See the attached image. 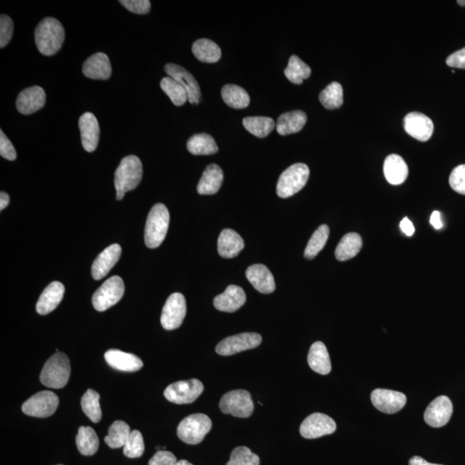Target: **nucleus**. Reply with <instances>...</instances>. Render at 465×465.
Instances as JSON below:
<instances>
[{"instance_id":"54","label":"nucleus","mask_w":465,"mask_h":465,"mask_svg":"<svg viewBox=\"0 0 465 465\" xmlns=\"http://www.w3.org/2000/svg\"><path fill=\"white\" fill-rule=\"evenodd\" d=\"M10 202V197L9 195H8L5 192H1L0 193V209L3 210L6 208L8 205H9Z\"/></svg>"},{"instance_id":"41","label":"nucleus","mask_w":465,"mask_h":465,"mask_svg":"<svg viewBox=\"0 0 465 465\" xmlns=\"http://www.w3.org/2000/svg\"><path fill=\"white\" fill-rule=\"evenodd\" d=\"M329 237V228L328 225H321L313 236L310 238L307 246H306L304 251V257L312 260L315 258L321 250L324 248L326 243Z\"/></svg>"},{"instance_id":"7","label":"nucleus","mask_w":465,"mask_h":465,"mask_svg":"<svg viewBox=\"0 0 465 465\" xmlns=\"http://www.w3.org/2000/svg\"><path fill=\"white\" fill-rule=\"evenodd\" d=\"M125 289V284L120 277H110L93 294V307L98 311H105L122 299Z\"/></svg>"},{"instance_id":"28","label":"nucleus","mask_w":465,"mask_h":465,"mask_svg":"<svg viewBox=\"0 0 465 465\" xmlns=\"http://www.w3.org/2000/svg\"><path fill=\"white\" fill-rule=\"evenodd\" d=\"M224 178V173L219 166L209 165L198 183L197 193L200 195L216 194L220 190Z\"/></svg>"},{"instance_id":"5","label":"nucleus","mask_w":465,"mask_h":465,"mask_svg":"<svg viewBox=\"0 0 465 465\" xmlns=\"http://www.w3.org/2000/svg\"><path fill=\"white\" fill-rule=\"evenodd\" d=\"M212 428V421L205 413H194L181 421L177 429V435L183 442L197 444Z\"/></svg>"},{"instance_id":"22","label":"nucleus","mask_w":465,"mask_h":465,"mask_svg":"<svg viewBox=\"0 0 465 465\" xmlns=\"http://www.w3.org/2000/svg\"><path fill=\"white\" fill-rule=\"evenodd\" d=\"M105 359L110 367L120 372H134L143 367L140 357L120 350H109L105 352Z\"/></svg>"},{"instance_id":"42","label":"nucleus","mask_w":465,"mask_h":465,"mask_svg":"<svg viewBox=\"0 0 465 465\" xmlns=\"http://www.w3.org/2000/svg\"><path fill=\"white\" fill-rule=\"evenodd\" d=\"M161 87L174 105L181 106L188 101V91L173 78H163L161 81Z\"/></svg>"},{"instance_id":"33","label":"nucleus","mask_w":465,"mask_h":465,"mask_svg":"<svg viewBox=\"0 0 465 465\" xmlns=\"http://www.w3.org/2000/svg\"><path fill=\"white\" fill-rule=\"evenodd\" d=\"M188 149L193 155H212L218 152L214 138L208 134H194L188 142Z\"/></svg>"},{"instance_id":"29","label":"nucleus","mask_w":465,"mask_h":465,"mask_svg":"<svg viewBox=\"0 0 465 465\" xmlns=\"http://www.w3.org/2000/svg\"><path fill=\"white\" fill-rule=\"evenodd\" d=\"M307 122V115L302 110H293L282 114L277 119L276 129L281 136L299 132Z\"/></svg>"},{"instance_id":"31","label":"nucleus","mask_w":465,"mask_h":465,"mask_svg":"<svg viewBox=\"0 0 465 465\" xmlns=\"http://www.w3.org/2000/svg\"><path fill=\"white\" fill-rule=\"evenodd\" d=\"M193 52L198 61L205 63H216L219 62L222 57L220 47L212 40L206 38L195 42L193 45Z\"/></svg>"},{"instance_id":"10","label":"nucleus","mask_w":465,"mask_h":465,"mask_svg":"<svg viewBox=\"0 0 465 465\" xmlns=\"http://www.w3.org/2000/svg\"><path fill=\"white\" fill-rule=\"evenodd\" d=\"M59 403L58 396L54 392L41 391L28 399L23 404L22 411L27 415L47 418L57 411Z\"/></svg>"},{"instance_id":"52","label":"nucleus","mask_w":465,"mask_h":465,"mask_svg":"<svg viewBox=\"0 0 465 465\" xmlns=\"http://www.w3.org/2000/svg\"><path fill=\"white\" fill-rule=\"evenodd\" d=\"M430 224L432 225L433 228L437 230L441 229L443 228V222L441 220V214L439 212H433L430 218Z\"/></svg>"},{"instance_id":"18","label":"nucleus","mask_w":465,"mask_h":465,"mask_svg":"<svg viewBox=\"0 0 465 465\" xmlns=\"http://www.w3.org/2000/svg\"><path fill=\"white\" fill-rule=\"evenodd\" d=\"M46 103L45 91L41 86L29 87L21 91L17 98V110L23 115H30L41 110Z\"/></svg>"},{"instance_id":"49","label":"nucleus","mask_w":465,"mask_h":465,"mask_svg":"<svg viewBox=\"0 0 465 465\" xmlns=\"http://www.w3.org/2000/svg\"><path fill=\"white\" fill-rule=\"evenodd\" d=\"M178 462L172 452L159 451L149 460V465H175Z\"/></svg>"},{"instance_id":"40","label":"nucleus","mask_w":465,"mask_h":465,"mask_svg":"<svg viewBox=\"0 0 465 465\" xmlns=\"http://www.w3.org/2000/svg\"><path fill=\"white\" fill-rule=\"evenodd\" d=\"M99 399H101V396H99L98 393L91 389L86 391L81 399L83 412L94 423H99L102 418V411Z\"/></svg>"},{"instance_id":"23","label":"nucleus","mask_w":465,"mask_h":465,"mask_svg":"<svg viewBox=\"0 0 465 465\" xmlns=\"http://www.w3.org/2000/svg\"><path fill=\"white\" fill-rule=\"evenodd\" d=\"M250 283L262 294H271L275 291L276 285L270 270L265 265L256 264L249 266L246 272Z\"/></svg>"},{"instance_id":"15","label":"nucleus","mask_w":465,"mask_h":465,"mask_svg":"<svg viewBox=\"0 0 465 465\" xmlns=\"http://www.w3.org/2000/svg\"><path fill=\"white\" fill-rule=\"evenodd\" d=\"M453 412L452 403L446 396L433 400L425 411L424 420L432 427H441L450 420Z\"/></svg>"},{"instance_id":"17","label":"nucleus","mask_w":465,"mask_h":465,"mask_svg":"<svg viewBox=\"0 0 465 465\" xmlns=\"http://www.w3.org/2000/svg\"><path fill=\"white\" fill-rule=\"evenodd\" d=\"M404 130L413 138L420 142H427L432 136L433 122L420 113H408L404 117Z\"/></svg>"},{"instance_id":"14","label":"nucleus","mask_w":465,"mask_h":465,"mask_svg":"<svg viewBox=\"0 0 465 465\" xmlns=\"http://www.w3.org/2000/svg\"><path fill=\"white\" fill-rule=\"evenodd\" d=\"M164 70L168 74V77L173 78L180 83L188 91V101L192 105H198L201 102L202 95L200 85L189 71L180 65L173 64V63L166 64Z\"/></svg>"},{"instance_id":"53","label":"nucleus","mask_w":465,"mask_h":465,"mask_svg":"<svg viewBox=\"0 0 465 465\" xmlns=\"http://www.w3.org/2000/svg\"><path fill=\"white\" fill-rule=\"evenodd\" d=\"M409 465H441L427 462V461L420 458L419 456L413 457L409 461Z\"/></svg>"},{"instance_id":"1","label":"nucleus","mask_w":465,"mask_h":465,"mask_svg":"<svg viewBox=\"0 0 465 465\" xmlns=\"http://www.w3.org/2000/svg\"><path fill=\"white\" fill-rule=\"evenodd\" d=\"M35 40L40 53L51 57L62 49L65 40L64 28L54 18L42 19L35 29Z\"/></svg>"},{"instance_id":"48","label":"nucleus","mask_w":465,"mask_h":465,"mask_svg":"<svg viewBox=\"0 0 465 465\" xmlns=\"http://www.w3.org/2000/svg\"><path fill=\"white\" fill-rule=\"evenodd\" d=\"M0 155L8 161H15L17 159V152H16L13 143L8 139L3 131H0Z\"/></svg>"},{"instance_id":"43","label":"nucleus","mask_w":465,"mask_h":465,"mask_svg":"<svg viewBox=\"0 0 465 465\" xmlns=\"http://www.w3.org/2000/svg\"><path fill=\"white\" fill-rule=\"evenodd\" d=\"M144 451V441L142 433L138 430L131 432L128 440L123 447V454L130 459H137L142 456Z\"/></svg>"},{"instance_id":"56","label":"nucleus","mask_w":465,"mask_h":465,"mask_svg":"<svg viewBox=\"0 0 465 465\" xmlns=\"http://www.w3.org/2000/svg\"><path fill=\"white\" fill-rule=\"evenodd\" d=\"M458 4L461 6H465V0H459Z\"/></svg>"},{"instance_id":"27","label":"nucleus","mask_w":465,"mask_h":465,"mask_svg":"<svg viewBox=\"0 0 465 465\" xmlns=\"http://www.w3.org/2000/svg\"><path fill=\"white\" fill-rule=\"evenodd\" d=\"M384 173L389 184L401 185L406 181L408 178V165L400 155H389L384 161Z\"/></svg>"},{"instance_id":"50","label":"nucleus","mask_w":465,"mask_h":465,"mask_svg":"<svg viewBox=\"0 0 465 465\" xmlns=\"http://www.w3.org/2000/svg\"><path fill=\"white\" fill-rule=\"evenodd\" d=\"M447 64L456 69H465V47L449 55L447 59Z\"/></svg>"},{"instance_id":"12","label":"nucleus","mask_w":465,"mask_h":465,"mask_svg":"<svg viewBox=\"0 0 465 465\" xmlns=\"http://www.w3.org/2000/svg\"><path fill=\"white\" fill-rule=\"evenodd\" d=\"M262 343V337L257 333H243L230 336L217 345L216 352L222 356H230L246 350L256 348Z\"/></svg>"},{"instance_id":"6","label":"nucleus","mask_w":465,"mask_h":465,"mask_svg":"<svg viewBox=\"0 0 465 465\" xmlns=\"http://www.w3.org/2000/svg\"><path fill=\"white\" fill-rule=\"evenodd\" d=\"M309 178V168L304 163H297L285 171L280 175L277 185V196L287 198L299 193L303 189Z\"/></svg>"},{"instance_id":"4","label":"nucleus","mask_w":465,"mask_h":465,"mask_svg":"<svg viewBox=\"0 0 465 465\" xmlns=\"http://www.w3.org/2000/svg\"><path fill=\"white\" fill-rule=\"evenodd\" d=\"M71 364L65 353L57 352L46 362L40 375V381L52 389L65 387L69 380Z\"/></svg>"},{"instance_id":"19","label":"nucleus","mask_w":465,"mask_h":465,"mask_svg":"<svg viewBox=\"0 0 465 465\" xmlns=\"http://www.w3.org/2000/svg\"><path fill=\"white\" fill-rule=\"evenodd\" d=\"M79 127L81 130L83 148L86 152H94L97 149L99 136H101V128H99L96 117L91 113L83 114L79 117Z\"/></svg>"},{"instance_id":"38","label":"nucleus","mask_w":465,"mask_h":465,"mask_svg":"<svg viewBox=\"0 0 465 465\" xmlns=\"http://www.w3.org/2000/svg\"><path fill=\"white\" fill-rule=\"evenodd\" d=\"M285 74L293 84L301 85L304 82V79L309 78L311 69L297 55H292L285 70Z\"/></svg>"},{"instance_id":"51","label":"nucleus","mask_w":465,"mask_h":465,"mask_svg":"<svg viewBox=\"0 0 465 465\" xmlns=\"http://www.w3.org/2000/svg\"><path fill=\"white\" fill-rule=\"evenodd\" d=\"M400 228L401 231L408 236H412L415 231V226H413L412 222L408 217H404L403 221L401 222Z\"/></svg>"},{"instance_id":"25","label":"nucleus","mask_w":465,"mask_h":465,"mask_svg":"<svg viewBox=\"0 0 465 465\" xmlns=\"http://www.w3.org/2000/svg\"><path fill=\"white\" fill-rule=\"evenodd\" d=\"M65 287L59 282H53L40 296L37 304V312L45 316L57 309L64 297Z\"/></svg>"},{"instance_id":"45","label":"nucleus","mask_w":465,"mask_h":465,"mask_svg":"<svg viewBox=\"0 0 465 465\" xmlns=\"http://www.w3.org/2000/svg\"><path fill=\"white\" fill-rule=\"evenodd\" d=\"M14 25L9 16L1 15L0 17V47L3 49L11 42L13 35Z\"/></svg>"},{"instance_id":"39","label":"nucleus","mask_w":465,"mask_h":465,"mask_svg":"<svg viewBox=\"0 0 465 465\" xmlns=\"http://www.w3.org/2000/svg\"><path fill=\"white\" fill-rule=\"evenodd\" d=\"M320 102L326 109H339L343 105V88L338 82H332L321 91Z\"/></svg>"},{"instance_id":"34","label":"nucleus","mask_w":465,"mask_h":465,"mask_svg":"<svg viewBox=\"0 0 465 465\" xmlns=\"http://www.w3.org/2000/svg\"><path fill=\"white\" fill-rule=\"evenodd\" d=\"M222 97L225 103L234 109H245L250 103L248 93L239 86H224L222 89Z\"/></svg>"},{"instance_id":"13","label":"nucleus","mask_w":465,"mask_h":465,"mask_svg":"<svg viewBox=\"0 0 465 465\" xmlns=\"http://www.w3.org/2000/svg\"><path fill=\"white\" fill-rule=\"evenodd\" d=\"M336 430V423L324 413H315L304 420L300 427L301 435L305 439H317L332 435Z\"/></svg>"},{"instance_id":"30","label":"nucleus","mask_w":465,"mask_h":465,"mask_svg":"<svg viewBox=\"0 0 465 465\" xmlns=\"http://www.w3.org/2000/svg\"><path fill=\"white\" fill-rule=\"evenodd\" d=\"M308 363L314 372L321 375H327L331 372V361L326 345L317 341L309 349Z\"/></svg>"},{"instance_id":"36","label":"nucleus","mask_w":465,"mask_h":465,"mask_svg":"<svg viewBox=\"0 0 465 465\" xmlns=\"http://www.w3.org/2000/svg\"><path fill=\"white\" fill-rule=\"evenodd\" d=\"M130 432V427L125 421H115L109 428L108 435L105 439V443L113 449L123 447L129 439Z\"/></svg>"},{"instance_id":"55","label":"nucleus","mask_w":465,"mask_h":465,"mask_svg":"<svg viewBox=\"0 0 465 465\" xmlns=\"http://www.w3.org/2000/svg\"><path fill=\"white\" fill-rule=\"evenodd\" d=\"M175 465H193V464L188 462V460H180V461H178V462Z\"/></svg>"},{"instance_id":"11","label":"nucleus","mask_w":465,"mask_h":465,"mask_svg":"<svg viewBox=\"0 0 465 465\" xmlns=\"http://www.w3.org/2000/svg\"><path fill=\"white\" fill-rule=\"evenodd\" d=\"M186 315V302L181 293H173L166 300L162 309L161 323L166 330L180 327Z\"/></svg>"},{"instance_id":"2","label":"nucleus","mask_w":465,"mask_h":465,"mask_svg":"<svg viewBox=\"0 0 465 465\" xmlns=\"http://www.w3.org/2000/svg\"><path fill=\"white\" fill-rule=\"evenodd\" d=\"M142 164L136 155L122 159L115 173L117 200H122L126 193L136 189L142 178Z\"/></svg>"},{"instance_id":"35","label":"nucleus","mask_w":465,"mask_h":465,"mask_svg":"<svg viewBox=\"0 0 465 465\" xmlns=\"http://www.w3.org/2000/svg\"><path fill=\"white\" fill-rule=\"evenodd\" d=\"M76 444L79 452L84 456H93L98 450L99 441L96 432L90 427L79 428Z\"/></svg>"},{"instance_id":"9","label":"nucleus","mask_w":465,"mask_h":465,"mask_svg":"<svg viewBox=\"0 0 465 465\" xmlns=\"http://www.w3.org/2000/svg\"><path fill=\"white\" fill-rule=\"evenodd\" d=\"M204 384L197 379L176 381L165 389L164 396L175 404L193 403L204 391Z\"/></svg>"},{"instance_id":"20","label":"nucleus","mask_w":465,"mask_h":465,"mask_svg":"<svg viewBox=\"0 0 465 465\" xmlns=\"http://www.w3.org/2000/svg\"><path fill=\"white\" fill-rule=\"evenodd\" d=\"M122 254L121 246L113 244L103 250L91 266V276L95 280H101L108 274L117 263Z\"/></svg>"},{"instance_id":"44","label":"nucleus","mask_w":465,"mask_h":465,"mask_svg":"<svg viewBox=\"0 0 465 465\" xmlns=\"http://www.w3.org/2000/svg\"><path fill=\"white\" fill-rule=\"evenodd\" d=\"M260 458L249 448L239 447L234 449L226 465H260Z\"/></svg>"},{"instance_id":"16","label":"nucleus","mask_w":465,"mask_h":465,"mask_svg":"<svg viewBox=\"0 0 465 465\" xmlns=\"http://www.w3.org/2000/svg\"><path fill=\"white\" fill-rule=\"evenodd\" d=\"M371 399L375 408L385 413L399 412L407 403V397L403 393L384 389L373 391Z\"/></svg>"},{"instance_id":"8","label":"nucleus","mask_w":465,"mask_h":465,"mask_svg":"<svg viewBox=\"0 0 465 465\" xmlns=\"http://www.w3.org/2000/svg\"><path fill=\"white\" fill-rule=\"evenodd\" d=\"M220 408L226 415L248 418L253 412V403L250 393L243 389L232 391L222 397Z\"/></svg>"},{"instance_id":"26","label":"nucleus","mask_w":465,"mask_h":465,"mask_svg":"<svg viewBox=\"0 0 465 465\" xmlns=\"http://www.w3.org/2000/svg\"><path fill=\"white\" fill-rule=\"evenodd\" d=\"M217 245L218 253L225 258L236 257L245 246L240 234L229 229L222 230Z\"/></svg>"},{"instance_id":"21","label":"nucleus","mask_w":465,"mask_h":465,"mask_svg":"<svg viewBox=\"0 0 465 465\" xmlns=\"http://www.w3.org/2000/svg\"><path fill=\"white\" fill-rule=\"evenodd\" d=\"M246 301L243 289L237 285H229L226 291L214 297V308L222 312L233 313L240 309Z\"/></svg>"},{"instance_id":"47","label":"nucleus","mask_w":465,"mask_h":465,"mask_svg":"<svg viewBox=\"0 0 465 465\" xmlns=\"http://www.w3.org/2000/svg\"><path fill=\"white\" fill-rule=\"evenodd\" d=\"M119 3L131 13L139 15L148 14L151 9L149 0H121Z\"/></svg>"},{"instance_id":"57","label":"nucleus","mask_w":465,"mask_h":465,"mask_svg":"<svg viewBox=\"0 0 465 465\" xmlns=\"http://www.w3.org/2000/svg\"><path fill=\"white\" fill-rule=\"evenodd\" d=\"M59 465H62V464H59Z\"/></svg>"},{"instance_id":"37","label":"nucleus","mask_w":465,"mask_h":465,"mask_svg":"<svg viewBox=\"0 0 465 465\" xmlns=\"http://www.w3.org/2000/svg\"><path fill=\"white\" fill-rule=\"evenodd\" d=\"M243 125L248 132L257 137L269 136L275 128L273 119L268 117H248L243 119Z\"/></svg>"},{"instance_id":"32","label":"nucleus","mask_w":465,"mask_h":465,"mask_svg":"<svg viewBox=\"0 0 465 465\" xmlns=\"http://www.w3.org/2000/svg\"><path fill=\"white\" fill-rule=\"evenodd\" d=\"M363 245L362 238L356 233H349L340 240L335 250L338 260L347 261L355 258L360 252Z\"/></svg>"},{"instance_id":"24","label":"nucleus","mask_w":465,"mask_h":465,"mask_svg":"<svg viewBox=\"0 0 465 465\" xmlns=\"http://www.w3.org/2000/svg\"><path fill=\"white\" fill-rule=\"evenodd\" d=\"M82 71L86 78L101 81L110 79L113 73L109 57L101 52L87 59L83 64Z\"/></svg>"},{"instance_id":"46","label":"nucleus","mask_w":465,"mask_h":465,"mask_svg":"<svg viewBox=\"0 0 465 465\" xmlns=\"http://www.w3.org/2000/svg\"><path fill=\"white\" fill-rule=\"evenodd\" d=\"M449 182L455 192L465 195V165H460L452 170Z\"/></svg>"},{"instance_id":"3","label":"nucleus","mask_w":465,"mask_h":465,"mask_svg":"<svg viewBox=\"0 0 465 465\" xmlns=\"http://www.w3.org/2000/svg\"><path fill=\"white\" fill-rule=\"evenodd\" d=\"M170 214L163 204H156L151 209L145 226V243L149 248H156L164 241L168 234Z\"/></svg>"}]
</instances>
